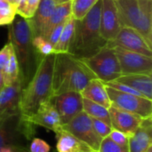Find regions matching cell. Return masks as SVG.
Returning a JSON list of instances; mask_svg holds the SVG:
<instances>
[{
    "label": "cell",
    "mask_w": 152,
    "mask_h": 152,
    "mask_svg": "<svg viewBox=\"0 0 152 152\" xmlns=\"http://www.w3.org/2000/svg\"><path fill=\"white\" fill-rule=\"evenodd\" d=\"M54 60V53L43 56L33 77L22 88L20 114L25 121L29 119L43 102L52 97Z\"/></svg>",
    "instance_id": "cell-1"
},
{
    "label": "cell",
    "mask_w": 152,
    "mask_h": 152,
    "mask_svg": "<svg viewBox=\"0 0 152 152\" xmlns=\"http://www.w3.org/2000/svg\"><path fill=\"white\" fill-rule=\"evenodd\" d=\"M9 25L8 38L19 65L20 79L23 88L33 77L43 56L33 45V35L28 19L16 14Z\"/></svg>",
    "instance_id": "cell-2"
},
{
    "label": "cell",
    "mask_w": 152,
    "mask_h": 152,
    "mask_svg": "<svg viewBox=\"0 0 152 152\" xmlns=\"http://www.w3.org/2000/svg\"><path fill=\"white\" fill-rule=\"evenodd\" d=\"M102 4V1L98 0L83 19L76 20L68 53L77 59L91 57L107 45V41L102 37L100 31Z\"/></svg>",
    "instance_id": "cell-3"
},
{
    "label": "cell",
    "mask_w": 152,
    "mask_h": 152,
    "mask_svg": "<svg viewBox=\"0 0 152 152\" xmlns=\"http://www.w3.org/2000/svg\"><path fill=\"white\" fill-rule=\"evenodd\" d=\"M94 78L95 76L81 60L68 53H55L52 96L67 92L81 93Z\"/></svg>",
    "instance_id": "cell-4"
},
{
    "label": "cell",
    "mask_w": 152,
    "mask_h": 152,
    "mask_svg": "<svg viewBox=\"0 0 152 152\" xmlns=\"http://www.w3.org/2000/svg\"><path fill=\"white\" fill-rule=\"evenodd\" d=\"M122 27L138 31L152 47V0H115Z\"/></svg>",
    "instance_id": "cell-5"
},
{
    "label": "cell",
    "mask_w": 152,
    "mask_h": 152,
    "mask_svg": "<svg viewBox=\"0 0 152 152\" xmlns=\"http://www.w3.org/2000/svg\"><path fill=\"white\" fill-rule=\"evenodd\" d=\"M34 126L23 120L20 113L0 115V149L26 148L21 143L22 140L28 141L33 136Z\"/></svg>",
    "instance_id": "cell-6"
},
{
    "label": "cell",
    "mask_w": 152,
    "mask_h": 152,
    "mask_svg": "<svg viewBox=\"0 0 152 152\" xmlns=\"http://www.w3.org/2000/svg\"><path fill=\"white\" fill-rule=\"evenodd\" d=\"M96 78L103 83L115 81L122 76L115 49L105 45L94 55L81 59Z\"/></svg>",
    "instance_id": "cell-7"
},
{
    "label": "cell",
    "mask_w": 152,
    "mask_h": 152,
    "mask_svg": "<svg viewBox=\"0 0 152 152\" xmlns=\"http://www.w3.org/2000/svg\"><path fill=\"white\" fill-rule=\"evenodd\" d=\"M111 106L119 110L136 114L142 118L152 117V100L143 96L122 93L106 86Z\"/></svg>",
    "instance_id": "cell-8"
},
{
    "label": "cell",
    "mask_w": 152,
    "mask_h": 152,
    "mask_svg": "<svg viewBox=\"0 0 152 152\" xmlns=\"http://www.w3.org/2000/svg\"><path fill=\"white\" fill-rule=\"evenodd\" d=\"M61 128L85 142L93 151H99L102 139L95 133L93 127L92 118L86 112H80L68 124L62 126Z\"/></svg>",
    "instance_id": "cell-9"
},
{
    "label": "cell",
    "mask_w": 152,
    "mask_h": 152,
    "mask_svg": "<svg viewBox=\"0 0 152 152\" xmlns=\"http://www.w3.org/2000/svg\"><path fill=\"white\" fill-rule=\"evenodd\" d=\"M113 48L118 59L122 75L145 74L152 76V57L118 46Z\"/></svg>",
    "instance_id": "cell-10"
},
{
    "label": "cell",
    "mask_w": 152,
    "mask_h": 152,
    "mask_svg": "<svg viewBox=\"0 0 152 152\" xmlns=\"http://www.w3.org/2000/svg\"><path fill=\"white\" fill-rule=\"evenodd\" d=\"M109 47H120L125 50L135 52L146 56L152 57V47H151L142 36L135 29L128 27H122L117 37L107 42Z\"/></svg>",
    "instance_id": "cell-11"
},
{
    "label": "cell",
    "mask_w": 152,
    "mask_h": 152,
    "mask_svg": "<svg viewBox=\"0 0 152 152\" xmlns=\"http://www.w3.org/2000/svg\"><path fill=\"white\" fill-rule=\"evenodd\" d=\"M62 126L68 124L83 111V97L78 92H67L51 97Z\"/></svg>",
    "instance_id": "cell-12"
},
{
    "label": "cell",
    "mask_w": 152,
    "mask_h": 152,
    "mask_svg": "<svg viewBox=\"0 0 152 152\" xmlns=\"http://www.w3.org/2000/svg\"><path fill=\"white\" fill-rule=\"evenodd\" d=\"M102 1V4L100 16V31L102 37L108 42L117 37L122 26L120 24L115 0Z\"/></svg>",
    "instance_id": "cell-13"
},
{
    "label": "cell",
    "mask_w": 152,
    "mask_h": 152,
    "mask_svg": "<svg viewBox=\"0 0 152 152\" xmlns=\"http://www.w3.org/2000/svg\"><path fill=\"white\" fill-rule=\"evenodd\" d=\"M28 121L33 126H42L55 134L58 133L62 126L60 116L51 100L43 102Z\"/></svg>",
    "instance_id": "cell-14"
},
{
    "label": "cell",
    "mask_w": 152,
    "mask_h": 152,
    "mask_svg": "<svg viewBox=\"0 0 152 152\" xmlns=\"http://www.w3.org/2000/svg\"><path fill=\"white\" fill-rule=\"evenodd\" d=\"M109 113L111 127L126 134L128 137L135 133L142 121V118L140 116L119 110L114 106L109 108Z\"/></svg>",
    "instance_id": "cell-15"
},
{
    "label": "cell",
    "mask_w": 152,
    "mask_h": 152,
    "mask_svg": "<svg viewBox=\"0 0 152 152\" xmlns=\"http://www.w3.org/2000/svg\"><path fill=\"white\" fill-rule=\"evenodd\" d=\"M21 92L20 79L3 87L0 91V115L20 113Z\"/></svg>",
    "instance_id": "cell-16"
},
{
    "label": "cell",
    "mask_w": 152,
    "mask_h": 152,
    "mask_svg": "<svg viewBox=\"0 0 152 152\" xmlns=\"http://www.w3.org/2000/svg\"><path fill=\"white\" fill-rule=\"evenodd\" d=\"M152 146V117L142 118L140 127L128 137L129 152H147Z\"/></svg>",
    "instance_id": "cell-17"
},
{
    "label": "cell",
    "mask_w": 152,
    "mask_h": 152,
    "mask_svg": "<svg viewBox=\"0 0 152 152\" xmlns=\"http://www.w3.org/2000/svg\"><path fill=\"white\" fill-rule=\"evenodd\" d=\"M55 5L56 4L53 0H40L34 15L30 19H28L33 37L42 35Z\"/></svg>",
    "instance_id": "cell-18"
},
{
    "label": "cell",
    "mask_w": 152,
    "mask_h": 152,
    "mask_svg": "<svg viewBox=\"0 0 152 152\" xmlns=\"http://www.w3.org/2000/svg\"><path fill=\"white\" fill-rule=\"evenodd\" d=\"M115 81L132 87L143 97L152 100V76L145 74H127L122 75Z\"/></svg>",
    "instance_id": "cell-19"
},
{
    "label": "cell",
    "mask_w": 152,
    "mask_h": 152,
    "mask_svg": "<svg viewBox=\"0 0 152 152\" xmlns=\"http://www.w3.org/2000/svg\"><path fill=\"white\" fill-rule=\"evenodd\" d=\"M80 94L83 98L102 105L107 109L111 106V102L107 93L106 86L102 81L98 78H94L90 80L87 86L83 89Z\"/></svg>",
    "instance_id": "cell-20"
},
{
    "label": "cell",
    "mask_w": 152,
    "mask_h": 152,
    "mask_svg": "<svg viewBox=\"0 0 152 152\" xmlns=\"http://www.w3.org/2000/svg\"><path fill=\"white\" fill-rule=\"evenodd\" d=\"M56 134L57 152H91L92 149L62 128Z\"/></svg>",
    "instance_id": "cell-21"
},
{
    "label": "cell",
    "mask_w": 152,
    "mask_h": 152,
    "mask_svg": "<svg viewBox=\"0 0 152 152\" xmlns=\"http://www.w3.org/2000/svg\"><path fill=\"white\" fill-rule=\"evenodd\" d=\"M70 16H71V0L63 4H56L48 22L46 23L43 30L41 37L46 39L50 32L53 29V28H55L59 24L64 23Z\"/></svg>",
    "instance_id": "cell-22"
},
{
    "label": "cell",
    "mask_w": 152,
    "mask_h": 152,
    "mask_svg": "<svg viewBox=\"0 0 152 152\" xmlns=\"http://www.w3.org/2000/svg\"><path fill=\"white\" fill-rule=\"evenodd\" d=\"M75 23L76 20L72 17V15L66 20L62 31L61 33V36L53 46V53H68L69 47L72 39L74 28H75Z\"/></svg>",
    "instance_id": "cell-23"
},
{
    "label": "cell",
    "mask_w": 152,
    "mask_h": 152,
    "mask_svg": "<svg viewBox=\"0 0 152 152\" xmlns=\"http://www.w3.org/2000/svg\"><path fill=\"white\" fill-rule=\"evenodd\" d=\"M83 111L90 118L102 120L110 126V118L109 109L96 102L83 98Z\"/></svg>",
    "instance_id": "cell-24"
},
{
    "label": "cell",
    "mask_w": 152,
    "mask_h": 152,
    "mask_svg": "<svg viewBox=\"0 0 152 152\" xmlns=\"http://www.w3.org/2000/svg\"><path fill=\"white\" fill-rule=\"evenodd\" d=\"M2 73L4 76L5 86L13 84L14 82L20 79V69H19V65H18L14 52L12 53L9 59V61L5 65Z\"/></svg>",
    "instance_id": "cell-25"
},
{
    "label": "cell",
    "mask_w": 152,
    "mask_h": 152,
    "mask_svg": "<svg viewBox=\"0 0 152 152\" xmlns=\"http://www.w3.org/2000/svg\"><path fill=\"white\" fill-rule=\"evenodd\" d=\"M98 0H71V15L75 20L83 19Z\"/></svg>",
    "instance_id": "cell-26"
},
{
    "label": "cell",
    "mask_w": 152,
    "mask_h": 152,
    "mask_svg": "<svg viewBox=\"0 0 152 152\" xmlns=\"http://www.w3.org/2000/svg\"><path fill=\"white\" fill-rule=\"evenodd\" d=\"M32 43L37 53H40L42 56L48 55L53 53V46L41 36L34 37L32 38Z\"/></svg>",
    "instance_id": "cell-27"
},
{
    "label": "cell",
    "mask_w": 152,
    "mask_h": 152,
    "mask_svg": "<svg viewBox=\"0 0 152 152\" xmlns=\"http://www.w3.org/2000/svg\"><path fill=\"white\" fill-rule=\"evenodd\" d=\"M40 0H26L24 4L17 9V14L25 19H30L38 7Z\"/></svg>",
    "instance_id": "cell-28"
},
{
    "label": "cell",
    "mask_w": 152,
    "mask_h": 152,
    "mask_svg": "<svg viewBox=\"0 0 152 152\" xmlns=\"http://www.w3.org/2000/svg\"><path fill=\"white\" fill-rule=\"evenodd\" d=\"M98 152H129L128 147L120 146L112 142L109 137L102 139Z\"/></svg>",
    "instance_id": "cell-29"
},
{
    "label": "cell",
    "mask_w": 152,
    "mask_h": 152,
    "mask_svg": "<svg viewBox=\"0 0 152 152\" xmlns=\"http://www.w3.org/2000/svg\"><path fill=\"white\" fill-rule=\"evenodd\" d=\"M92 124H93V127H94L95 133L102 139H104V138L108 137L110 135L111 130H112L111 126H110L109 124H107V123H105V122H103L102 120H99V119L92 118Z\"/></svg>",
    "instance_id": "cell-30"
},
{
    "label": "cell",
    "mask_w": 152,
    "mask_h": 152,
    "mask_svg": "<svg viewBox=\"0 0 152 152\" xmlns=\"http://www.w3.org/2000/svg\"><path fill=\"white\" fill-rule=\"evenodd\" d=\"M13 53V48L12 44L8 41V43L0 50V71L2 72L9 61V59Z\"/></svg>",
    "instance_id": "cell-31"
},
{
    "label": "cell",
    "mask_w": 152,
    "mask_h": 152,
    "mask_svg": "<svg viewBox=\"0 0 152 152\" xmlns=\"http://www.w3.org/2000/svg\"><path fill=\"white\" fill-rule=\"evenodd\" d=\"M50 145L40 138H34L29 145L28 152H50Z\"/></svg>",
    "instance_id": "cell-32"
},
{
    "label": "cell",
    "mask_w": 152,
    "mask_h": 152,
    "mask_svg": "<svg viewBox=\"0 0 152 152\" xmlns=\"http://www.w3.org/2000/svg\"><path fill=\"white\" fill-rule=\"evenodd\" d=\"M108 137L112 142H114L115 143H117L120 146L128 147V136L126 134H124L117 129L112 128V130Z\"/></svg>",
    "instance_id": "cell-33"
},
{
    "label": "cell",
    "mask_w": 152,
    "mask_h": 152,
    "mask_svg": "<svg viewBox=\"0 0 152 152\" xmlns=\"http://www.w3.org/2000/svg\"><path fill=\"white\" fill-rule=\"evenodd\" d=\"M65 22H66V21H65ZM65 22L57 25L55 28H53V30L50 32V34L48 35L46 40H47L53 46H54L55 44L57 43L59 37H60V36H61V31H62V28H63V26H64Z\"/></svg>",
    "instance_id": "cell-34"
},
{
    "label": "cell",
    "mask_w": 152,
    "mask_h": 152,
    "mask_svg": "<svg viewBox=\"0 0 152 152\" xmlns=\"http://www.w3.org/2000/svg\"><path fill=\"white\" fill-rule=\"evenodd\" d=\"M20 148H12V147H4L0 149V152H18Z\"/></svg>",
    "instance_id": "cell-35"
},
{
    "label": "cell",
    "mask_w": 152,
    "mask_h": 152,
    "mask_svg": "<svg viewBox=\"0 0 152 152\" xmlns=\"http://www.w3.org/2000/svg\"><path fill=\"white\" fill-rule=\"evenodd\" d=\"M4 76H3V73L0 71V91L3 89V87L4 86Z\"/></svg>",
    "instance_id": "cell-36"
},
{
    "label": "cell",
    "mask_w": 152,
    "mask_h": 152,
    "mask_svg": "<svg viewBox=\"0 0 152 152\" xmlns=\"http://www.w3.org/2000/svg\"><path fill=\"white\" fill-rule=\"evenodd\" d=\"M55 4H63V3H66V2H69L70 0H53Z\"/></svg>",
    "instance_id": "cell-37"
},
{
    "label": "cell",
    "mask_w": 152,
    "mask_h": 152,
    "mask_svg": "<svg viewBox=\"0 0 152 152\" xmlns=\"http://www.w3.org/2000/svg\"><path fill=\"white\" fill-rule=\"evenodd\" d=\"M5 1H7V2H9L10 4H13V5L16 6V0H5Z\"/></svg>",
    "instance_id": "cell-38"
},
{
    "label": "cell",
    "mask_w": 152,
    "mask_h": 152,
    "mask_svg": "<svg viewBox=\"0 0 152 152\" xmlns=\"http://www.w3.org/2000/svg\"><path fill=\"white\" fill-rule=\"evenodd\" d=\"M1 25H4V22H3V20H2V18H1V16H0V26Z\"/></svg>",
    "instance_id": "cell-39"
},
{
    "label": "cell",
    "mask_w": 152,
    "mask_h": 152,
    "mask_svg": "<svg viewBox=\"0 0 152 152\" xmlns=\"http://www.w3.org/2000/svg\"><path fill=\"white\" fill-rule=\"evenodd\" d=\"M147 152H152V146L150 148V149H149V150H148V151H147Z\"/></svg>",
    "instance_id": "cell-40"
},
{
    "label": "cell",
    "mask_w": 152,
    "mask_h": 152,
    "mask_svg": "<svg viewBox=\"0 0 152 152\" xmlns=\"http://www.w3.org/2000/svg\"><path fill=\"white\" fill-rule=\"evenodd\" d=\"M91 152H98V151H91Z\"/></svg>",
    "instance_id": "cell-41"
}]
</instances>
